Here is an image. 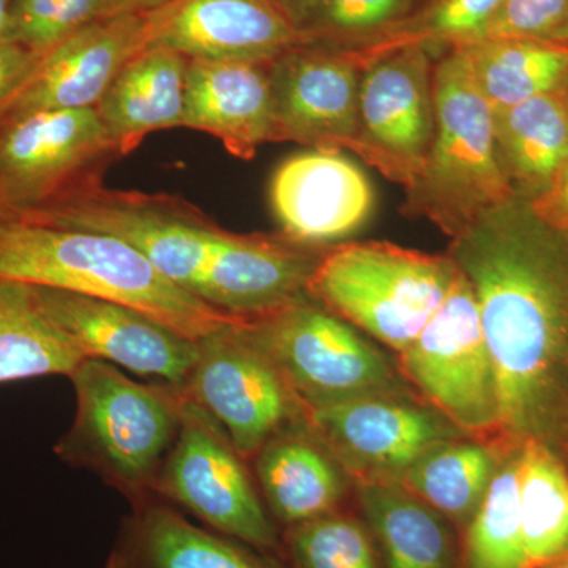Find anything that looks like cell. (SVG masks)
<instances>
[{"label": "cell", "instance_id": "obj_40", "mask_svg": "<svg viewBox=\"0 0 568 568\" xmlns=\"http://www.w3.org/2000/svg\"><path fill=\"white\" fill-rule=\"evenodd\" d=\"M540 568H568V552L562 558L552 560V562L547 564V566Z\"/></svg>", "mask_w": 568, "mask_h": 568}, {"label": "cell", "instance_id": "obj_29", "mask_svg": "<svg viewBox=\"0 0 568 568\" xmlns=\"http://www.w3.org/2000/svg\"><path fill=\"white\" fill-rule=\"evenodd\" d=\"M467 568H528L519 507L518 459L497 470L466 538Z\"/></svg>", "mask_w": 568, "mask_h": 568}, {"label": "cell", "instance_id": "obj_22", "mask_svg": "<svg viewBox=\"0 0 568 568\" xmlns=\"http://www.w3.org/2000/svg\"><path fill=\"white\" fill-rule=\"evenodd\" d=\"M80 351L43 315L29 284L0 280V384L73 376Z\"/></svg>", "mask_w": 568, "mask_h": 568}, {"label": "cell", "instance_id": "obj_13", "mask_svg": "<svg viewBox=\"0 0 568 568\" xmlns=\"http://www.w3.org/2000/svg\"><path fill=\"white\" fill-rule=\"evenodd\" d=\"M33 287L37 304L84 358L103 361L141 376H155L181 388L197 357L186 338L132 306L103 298Z\"/></svg>", "mask_w": 568, "mask_h": 568}, {"label": "cell", "instance_id": "obj_42", "mask_svg": "<svg viewBox=\"0 0 568 568\" xmlns=\"http://www.w3.org/2000/svg\"><path fill=\"white\" fill-rule=\"evenodd\" d=\"M422 2H424V0H422ZM422 2H420V3H422Z\"/></svg>", "mask_w": 568, "mask_h": 568}, {"label": "cell", "instance_id": "obj_25", "mask_svg": "<svg viewBox=\"0 0 568 568\" xmlns=\"http://www.w3.org/2000/svg\"><path fill=\"white\" fill-rule=\"evenodd\" d=\"M503 0H424L413 13L365 39L335 50L345 51L362 71L392 52L426 48L435 59L448 48L478 40Z\"/></svg>", "mask_w": 568, "mask_h": 568}, {"label": "cell", "instance_id": "obj_6", "mask_svg": "<svg viewBox=\"0 0 568 568\" xmlns=\"http://www.w3.org/2000/svg\"><path fill=\"white\" fill-rule=\"evenodd\" d=\"M122 159L95 108L33 111L0 122V204L43 211L103 183Z\"/></svg>", "mask_w": 568, "mask_h": 568}, {"label": "cell", "instance_id": "obj_20", "mask_svg": "<svg viewBox=\"0 0 568 568\" xmlns=\"http://www.w3.org/2000/svg\"><path fill=\"white\" fill-rule=\"evenodd\" d=\"M497 152L518 196H538L568 156V93L493 108Z\"/></svg>", "mask_w": 568, "mask_h": 568}, {"label": "cell", "instance_id": "obj_14", "mask_svg": "<svg viewBox=\"0 0 568 568\" xmlns=\"http://www.w3.org/2000/svg\"><path fill=\"white\" fill-rule=\"evenodd\" d=\"M151 44V13L103 18L41 55L0 122L33 111L95 108L134 55Z\"/></svg>", "mask_w": 568, "mask_h": 568}, {"label": "cell", "instance_id": "obj_19", "mask_svg": "<svg viewBox=\"0 0 568 568\" xmlns=\"http://www.w3.org/2000/svg\"><path fill=\"white\" fill-rule=\"evenodd\" d=\"M189 59L149 44L123 67L95 110L122 156L145 136L182 126Z\"/></svg>", "mask_w": 568, "mask_h": 568}, {"label": "cell", "instance_id": "obj_26", "mask_svg": "<svg viewBox=\"0 0 568 568\" xmlns=\"http://www.w3.org/2000/svg\"><path fill=\"white\" fill-rule=\"evenodd\" d=\"M358 496L390 568H450V537L432 508L383 481H364Z\"/></svg>", "mask_w": 568, "mask_h": 568}, {"label": "cell", "instance_id": "obj_24", "mask_svg": "<svg viewBox=\"0 0 568 568\" xmlns=\"http://www.w3.org/2000/svg\"><path fill=\"white\" fill-rule=\"evenodd\" d=\"M126 568H267L223 534L193 525L174 508L152 506L134 519Z\"/></svg>", "mask_w": 568, "mask_h": 568}, {"label": "cell", "instance_id": "obj_7", "mask_svg": "<svg viewBox=\"0 0 568 568\" xmlns=\"http://www.w3.org/2000/svg\"><path fill=\"white\" fill-rule=\"evenodd\" d=\"M244 328L308 409L376 394L390 383V369L375 347L310 295L246 321Z\"/></svg>", "mask_w": 568, "mask_h": 568}, {"label": "cell", "instance_id": "obj_15", "mask_svg": "<svg viewBox=\"0 0 568 568\" xmlns=\"http://www.w3.org/2000/svg\"><path fill=\"white\" fill-rule=\"evenodd\" d=\"M151 44L190 61H274L306 40L275 0H173L151 11Z\"/></svg>", "mask_w": 568, "mask_h": 568}, {"label": "cell", "instance_id": "obj_5", "mask_svg": "<svg viewBox=\"0 0 568 568\" xmlns=\"http://www.w3.org/2000/svg\"><path fill=\"white\" fill-rule=\"evenodd\" d=\"M77 420L62 457L85 458L129 491L156 481L181 420V390L144 386L103 361L85 358L70 377Z\"/></svg>", "mask_w": 568, "mask_h": 568}, {"label": "cell", "instance_id": "obj_1", "mask_svg": "<svg viewBox=\"0 0 568 568\" xmlns=\"http://www.w3.org/2000/svg\"><path fill=\"white\" fill-rule=\"evenodd\" d=\"M450 256L476 293L495 369L497 426L525 432L568 346V233L517 196L454 239Z\"/></svg>", "mask_w": 568, "mask_h": 568}, {"label": "cell", "instance_id": "obj_3", "mask_svg": "<svg viewBox=\"0 0 568 568\" xmlns=\"http://www.w3.org/2000/svg\"><path fill=\"white\" fill-rule=\"evenodd\" d=\"M433 92L435 140L402 212L457 239L518 194L497 152L491 104L457 48L435 59Z\"/></svg>", "mask_w": 568, "mask_h": 568}, {"label": "cell", "instance_id": "obj_2", "mask_svg": "<svg viewBox=\"0 0 568 568\" xmlns=\"http://www.w3.org/2000/svg\"><path fill=\"white\" fill-rule=\"evenodd\" d=\"M0 280L52 287L132 306L193 342L245 323L160 274L114 235L0 216Z\"/></svg>", "mask_w": 568, "mask_h": 568}, {"label": "cell", "instance_id": "obj_30", "mask_svg": "<svg viewBox=\"0 0 568 568\" xmlns=\"http://www.w3.org/2000/svg\"><path fill=\"white\" fill-rule=\"evenodd\" d=\"M422 0H320L298 26L310 44L343 48L395 24Z\"/></svg>", "mask_w": 568, "mask_h": 568}, {"label": "cell", "instance_id": "obj_23", "mask_svg": "<svg viewBox=\"0 0 568 568\" xmlns=\"http://www.w3.org/2000/svg\"><path fill=\"white\" fill-rule=\"evenodd\" d=\"M257 454V474L265 497L286 525H301L331 514L343 495L338 470L310 440L272 437Z\"/></svg>", "mask_w": 568, "mask_h": 568}, {"label": "cell", "instance_id": "obj_35", "mask_svg": "<svg viewBox=\"0 0 568 568\" xmlns=\"http://www.w3.org/2000/svg\"><path fill=\"white\" fill-rule=\"evenodd\" d=\"M529 204L541 222L560 233H568V156L547 189Z\"/></svg>", "mask_w": 568, "mask_h": 568}, {"label": "cell", "instance_id": "obj_9", "mask_svg": "<svg viewBox=\"0 0 568 568\" xmlns=\"http://www.w3.org/2000/svg\"><path fill=\"white\" fill-rule=\"evenodd\" d=\"M399 364L458 428L484 433L497 425L495 369L476 293L462 268L424 331L399 353Z\"/></svg>", "mask_w": 568, "mask_h": 568}, {"label": "cell", "instance_id": "obj_41", "mask_svg": "<svg viewBox=\"0 0 568 568\" xmlns=\"http://www.w3.org/2000/svg\"><path fill=\"white\" fill-rule=\"evenodd\" d=\"M7 212L6 209L2 207V204H0V216H3V215H7Z\"/></svg>", "mask_w": 568, "mask_h": 568}, {"label": "cell", "instance_id": "obj_8", "mask_svg": "<svg viewBox=\"0 0 568 568\" xmlns=\"http://www.w3.org/2000/svg\"><path fill=\"white\" fill-rule=\"evenodd\" d=\"M181 420L155 488L223 536L276 547L274 526L222 425L182 394Z\"/></svg>", "mask_w": 568, "mask_h": 568}, {"label": "cell", "instance_id": "obj_28", "mask_svg": "<svg viewBox=\"0 0 568 568\" xmlns=\"http://www.w3.org/2000/svg\"><path fill=\"white\" fill-rule=\"evenodd\" d=\"M406 488L455 519L473 518L493 478L491 455L477 444H443L403 470Z\"/></svg>", "mask_w": 568, "mask_h": 568}, {"label": "cell", "instance_id": "obj_27", "mask_svg": "<svg viewBox=\"0 0 568 568\" xmlns=\"http://www.w3.org/2000/svg\"><path fill=\"white\" fill-rule=\"evenodd\" d=\"M518 473L526 567L540 568L568 552V477L537 443L523 450Z\"/></svg>", "mask_w": 568, "mask_h": 568}, {"label": "cell", "instance_id": "obj_10", "mask_svg": "<svg viewBox=\"0 0 568 568\" xmlns=\"http://www.w3.org/2000/svg\"><path fill=\"white\" fill-rule=\"evenodd\" d=\"M245 323L201 338L196 362L179 388L222 425L242 457L257 454L275 437L295 398L272 358L246 334Z\"/></svg>", "mask_w": 568, "mask_h": 568}, {"label": "cell", "instance_id": "obj_4", "mask_svg": "<svg viewBox=\"0 0 568 568\" xmlns=\"http://www.w3.org/2000/svg\"><path fill=\"white\" fill-rule=\"evenodd\" d=\"M448 256L388 242H349L321 254L306 294L403 353L437 312L457 275Z\"/></svg>", "mask_w": 568, "mask_h": 568}, {"label": "cell", "instance_id": "obj_38", "mask_svg": "<svg viewBox=\"0 0 568 568\" xmlns=\"http://www.w3.org/2000/svg\"><path fill=\"white\" fill-rule=\"evenodd\" d=\"M14 2H17V0H0V41L6 39L11 10H13Z\"/></svg>", "mask_w": 568, "mask_h": 568}, {"label": "cell", "instance_id": "obj_11", "mask_svg": "<svg viewBox=\"0 0 568 568\" xmlns=\"http://www.w3.org/2000/svg\"><path fill=\"white\" fill-rule=\"evenodd\" d=\"M433 69V52L410 47L362 73L354 153L405 190L420 175L435 140Z\"/></svg>", "mask_w": 568, "mask_h": 568}, {"label": "cell", "instance_id": "obj_37", "mask_svg": "<svg viewBox=\"0 0 568 568\" xmlns=\"http://www.w3.org/2000/svg\"><path fill=\"white\" fill-rule=\"evenodd\" d=\"M275 2L286 11L287 17H290L298 28L301 22L305 20L306 14L313 10V7H315L320 0H275Z\"/></svg>", "mask_w": 568, "mask_h": 568}, {"label": "cell", "instance_id": "obj_33", "mask_svg": "<svg viewBox=\"0 0 568 568\" xmlns=\"http://www.w3.org/2000/svg\"><path fill=\"white\" fill-rule=\"evenodd\" d=\"M480 39L568 41V0H503Z\"/></svg>", "mask_w": 568, "mask_h": 568}, {"label": "cell", "instance_id": "obj_39", "mask_svg": "<svg viewBox=\"0 0 568 568\" xmlns=\"http://www.w3.org/2000/svg\"><path fill=\"white\" fill-rule=\"evenodd\" d=\"M104 568H126L125 560H123L121 552L114 551L108 559L106 566Z\"/></svg>", "mask_w": 568, "mask_h": 568}, {"label": "cell", "instance_id": "obj_18", "mask_svg": "<svg viewBox=\"0 0 568 568\" xmlns=\"http://www.w3.org/2000/svg\"><path fill=\"white\" fill-rule=\"evenodd\" d=\"M308 418L343 455L376 469L406 470L452 436L428 410L376 394L312 407Z\"/></svg>", "mask_w": 568, "mask_h": 568}, {"label": "cell", "instance_id": "obj_16", "mask_svg": "<svg viewBox=\"0 0 568 568\" xmlns=\"http://www.w3.org/2000/svg\"><path fill=\"white\" fill-rule=\"evenodd\" d=\"M271 204L284 237L320 246L357 231L372 215L375 194L364 171L342 152L310 149L276 168Z\"/></svg>", "mask_w": 568, "mask_h": 568}, {"label": "cell", "instance_id": "obj_12", "mask_svg": "<svg viewBox=\"0 0 568 568\" xmlns=\"http://www.w3.org/2000/svg\"><path fill=\"white\" fill-rule=\"evenodd\" d=\"M361 67L335 48L298 44L271 62L274 142L355 152Z\"/></svg>", "mask_w": 568, "mask_h": 568}, {"label": "cell", "instance_id": "obj_36", "mask_svg": "<svg viewBox=\"0 0 568 568\" xmlns=\"http://www.w3.org/2000/svg\"><path fill=\"white\" fill-rule=\"evenodd\" d=\"M173 0H114L112 13H151V11L163 9Z\"/></svg>", "mask_w": 568, "mask_h": 568}, {"label": "cell", "instance_id": "obj_32", "mask_svg": "<svg viewBox=\"0 0 568 568\" xmlns=\"http://www.w3.org/2000/svg\"><path fill=\"white\" fill-rule=\"evenodd\" d=\"M290 545L301 568H377L364 528L342 515L327 514L293 526Z\"/></svg>", "mask_w": 568, "mask_h": 568}, {"label": "cell", "instance_id": "obj_31", "mask_svg": "<svg viewBox=\"0 0 568 568\" xmlns=\"http://www.w3.org/2000/svg\"><path fill=\"white\" fill-rule=\"evenodd\" d=\"M112 7L114 0H17L3 41L43 55L85 26L114 17Z\"/></svg>", "mask_w": 568, "mask_h": 568}, {"label": "cell", "instance_id": "obj_34", "mask_svg": "<svg viewBox=\"0 0 568 568\" xmlns=\"http://www.w3.org/2000/svg\"><path fill=\"white\" fill-rule=\"evenodd\" d=\"M41 55L17 43L0 41V119L22 88Z\"/></svg>", "mask_w": 568, "mask_h": 568}, {"label": "cell", "instance_id": "obj_21", "mask_svg": "<svg viewBox=\"0 0 568 568\" xmlns=\"http://www.w3.org/2000/svg\"><path fill=\"white\" fill-rule=\"evenodd\" d=\"M491 108H507L568 84V41L480 39L457 44Z\"/></svg>", "mask_w": 568, "mask_h": 568}, {"label": "cell", "instance_id": "obj_17", "mask_svg": "<svg viewBox=\"0 0 568 568\" xmlns=\"http://www.w3.org/2000/svg\"><path fill=\"white\" fill-rule=\"evenodd\" d=\"M271 62L189 59L182 126L211 134L237 159H254L274 142Z\"/></svg>", "mask_w": 568, "mask_h": 568}]
</instances>
